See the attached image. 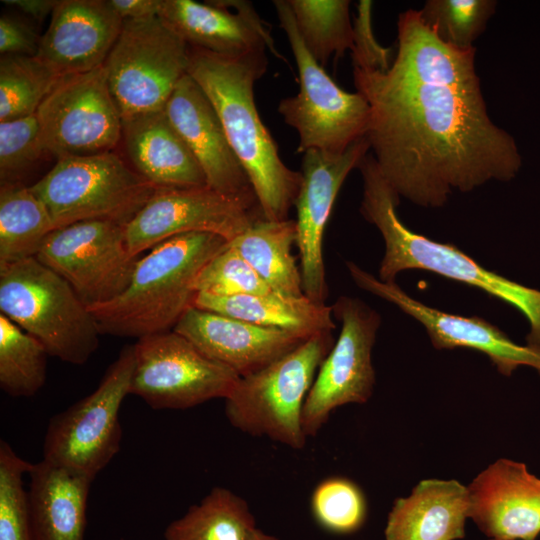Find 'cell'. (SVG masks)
Segmentation results:
<instances>
[{"instance_id":"obj_1","label":"cell","mask_w":540,"mask_h":540,"mask_svg":"<svg viewBox=\"0 0 540 540\" xmlns=\"http://www.w3.org/2000/svg\"><path fill=\"white\" fill-rule=\"evenodd\" d=\"M475 54L441 42L408 9L398 16L390 67L353 68L370 107L373 158L395 193L416 205L441 207L455 191L511 181L522 167L515 139L488 114Z\"/></svg>"},{"instance_id":"obj_2","label":"cell","mask_w":540,"mask_h":540,"mask_svg":"<svg viewBox=\"0 0 540 540\" xmlns=\"http://www.w3.org/2000/svg\"><path fill=\"white\" fill-rule=\"evenodd\" d=\"M265 52L228 56L189 46L187 73L215 108L250 179L263 218L281 221L288 219L295 204L302 175L282 161L256 107L254 85L267 70Z\"/></svg>"},{"instance_id":"obj_3","label":"cell","mask_w":540,"mask_h":540,"mask_svg":"<svg viewBox=\"0 0 540 540\" xmlns=\"http://www.w3.org/2000/svg\"><path fill=\"white\" fill-rule=\"evenodd\" d=\"M227 245L219 235L193 232L151 248L137 259L130 282L119 295L88 307L100 334L140 339L173 330L193 307L198 274Z\"/></svg>"},{"instance_id":"obj_4","label":"cell","mask_w":540,"mask_h":540,"mask_svg":"<svg viewBox=\"0 0 540 540\" xmlns=\"http://www.w3.org/2000/svg\"><path fill=\"white\" fill-rule=\"evenodd\" d=\"M363 180L360 212L380 231L385 253L379 279L394 282L404 270H426L479 288L514 306L528 320L527 345L540 350V291L491 272L458 248L428 239L406 227L396 208L400 197L367 155L358 166Z\"/></svg>"},{"instance_id":"obj_5","label":"cell","mask_w":540,"mask_h":540,"mask_svg":"<svg viewBox=\"0 0 540 540\" xmlns=\"http://www.w3.org/2000/svg\"><path fill=\"white\" fill-rule=\"evenodd\" d=\"M0 311L64 362L82 365L99 346L88 306L35 257L0 265Z\"/></svg>"},{"instance_id":"obj_6","label":"cell","mask_w":540,"mask_h":540,"mask_svg":"<svg viewBox=\"0 0 540 540\" xmlns=\"http://www.w3.org/2000/svg\"><path fill=\"white\" fill-rule=\"evenodd\" d=\"M332 332L316 334L265 368L240 377L225 400L229 423L293 449L306 442L302 412L315 375L334 345Z\"/></svg>"},{"instance_id":"obj_7","label":"cell","mask_w":540,"mask_h":540,"mask_svg":"<svg viewBox=\"0 0 540 540\" xmlns=\"http://www.w3.org/2000/svg\"><path fill=\"white\" fill-rule=\"evenodd\" d=\"M273 5L299 75L298 93L282 99L278 113L297 132L298 153L317 150L342 154L366 137L370 107L359 92L340 88L312 57L296 28L287 0H275Z\"/></svg>"},{"instance_id":"obj_8","label":"cell","mask_w":540,"mask_h":540,"mask_svg":"<svg viewBox=\"0 0 540 540\" xmlns=\"http://www.w3.org/2000/svg\"><path fill=\"white\" fill-rule=\"evenodd\" d=\"M30 188L54 229L86 220L127 225L158 189L112 151L59 159Z\"/></svg>"},{"instance_id":"obj_9","label":"cell","mask_w":540,"mask_h":540,"mask_svg":"<svg viewBox=\"0 0 540 540\" xmlns=\"http://www.w3.org/2000/svg\"><path fill=\"white\" fill-rule=\"evenodd\" d=\"M188 65L189 45L159 16L123 20L104 63L122 119L164 110Z\"/></svg>"},{"instance_id":"obj_10","label":"cell","mask_w":540,"mask_h":540,"mask_svg":"<svg viewBox=\"0 0 540 540\" xmlns=\"http://www.w3.org/2000/svg\"><path fill=\"white\" fill-rule=\"evenodd\" d=\"M133 367L134 346H125L91 394L50 419L43 460L95 479L119 452V411Z\"/></svg>"},{"instance_id":"obj_11","label":"cell","mask_w":540,"mask_h":540,"mask_svg":"<svg viewBox=\"0 0 540 540\" xmlns=\"http://www.w3.org/2000/svg\"><path fill=\"white\" fill-rule=\"evenodd\" d=\"M133 346L129 393L153 409H187L226 399L240 378L174 330L142 337Z\"/></svg>"},{"instance_id":"obj_12","label":"cell","mask_w":540,"mask_h":540,"mask_svg":"<svg viewBox=\"0 0 540 540\" xmlns=\"http://www.w3.org/2000/svg\"><path fill=\"white\" fill-rule=\"evenodd\" d=\"M35 115L45 152L58 160L110 152L122 138V116L104 64L62 77Z\"/></svg>"},{"instance_id":"obj_13","label":"cell","mask_w":540,"mask_h":540,"mask_svg":"<svg viewBox=\"0 0 540 540\" xmlns=\"http://www.w3.org/2000/svg\"><path fill=\"white\" fill-rule=\"evenodd\" d=\"M341 330L321 363L302 412L306 437L315 436L330 414L346 404L366 403L375 385L372 348L380 315L357 298L340 296L331 306Z\"/></svg>"},{"instance_id":"obj_14","label":"cell","mask_w":540,"mask_h":540,"mask_svg":"<svg viewBox=\"0 0 540 540\" xmlns=\"http://www.w3.org/2000/svg\"><path fill=\"white\" fill-rule=\"evenodd\" d=\"M125 226L86 220L54 229L36 255L92 307L119 295L129 284L138 257L127 246Z\"/></svg>"},{"instance_id":"obj_15","label":"cell","mask_w":540,"mask_h":540,"mask_svg":"<svg viewBox=\"0 0 540 540\" xmlns=\"http://www.w3.org/2000/svg\"><path fill=\"white\" fill-rule=\"evenodd\" d=\"M261 215L208 186L158 188L125 226L130 253L138 255L177 235L212 233L228 242Z\"/></svg>"},{"instance_id":"obj_16","label":"cell","mask_w":540,"mask_h":540,"mask_svg":"<svg viewBox=\"0 0 540 540\" xmlns=\"http://www.w3.org/2000/svg\"><path fill=\"white\" fill-rule=\"evenodd\" d=\"M369 150V141L364 137L342 154L317 150L303 153L302 181L294 204L297 211L296 246L303 292L312 301L325 303L328 295L323 237L334 202L346 177L358 168Z\"/></svg>"},{"instance_id":"obj_17","label":"cell","mask_w":540,"mask_h":540,"mask_svg":"<svg viewBox=\"0 0 540 540\" xmlns=\"http://www.w3.org/2000/svg\"><path fill=\"white\" fill-rule=\"evenodd\" d=\"M164 110L198 161L207 186L262 216L250 179L228 141L215 108L188 73L176 86Z\"/></svg>"},{"instance_id":"obj_18","label":"cell","mask_w":540,"mask_h":540,"mask_svg":"<svg viewBox=\"0 0 540 540\" xmlns=\"http://www.w3.org/2000/svg\"><path fill=\"white\" fill-rule=\"evenodd\" d=\"M347 268L358 287L397 305L419 321L436 349L465 347L480 351L505 376H510L519 366H530L540 372L539 349L516 344L484 319L439 311L413 299L395 282H383L353 262H347Z\"/></svg>"},{"instance_id":"obj_19","label":"cell","mask_w":540,"mask_h":540,"mask_svg":"<svg viewBox=\"0 0 540 540\" xmlns=\"http://www.w3.org/2000/svg\"><path fill=\"white\" fill-rule=\"evenodd\" d=\"M122 24L108 0L58 1L36 57L61 78L94 70L105 63Z\"/></svg>"},{"instance_id":"obj_20","label":"cell","mask_w":540,"mask_h":540,"mask_svg":"<svg viewBox=\"0 0 540 540\" xmlns=\"http://www.w3.org/2000/svg\"><path fill=\"white\" fill-rule=\"evenodd\" d=\"M468 491L470 518L491 540H535L540 533V478L525 464L499 459Z\"/></svg>"},{"instance_id":"obj_21","label":"cell","mask_w":540,"mask_h":540,"mask_svg":"<svg viewBox=\"0 0 540 540\" xmlns=\"http://www.w3.org/2000/svg\"><path fill=\"white\" fill-rule=\"evenodd\" d=\"M173 330L239 377L265 368L308 339L194 306L183 314Z\"/></svg>"},{"instance_id":"obj_22","label":"cell","mask_w":540,"mask_h":540,"mask_svg":"<svg viewBox=\"0 0 540 540\" xmlns=\"http://www.w3.org/2000/svg\"><path fill=\"white\" fill-rule=\"evenodd\" d=\"M158 16L191 47L228 56L269 48L281 57L270 27L248 1L162 0Z\"/></svg>"},{"instance_id":"obj_23","label":"cell","mask_w":540,"mask_h":540,"mask_svg":"<svg viewBox=\"0 0 540 540\" xmlns=\"http://www.w3.org/2000/svg\"><path fill=\"white\" fill-rule=\"evenodd\" d=\"M135 171L158 188L207 186L192 151L165 110L122 119V138Z\"/></svg>"},{"instance_id":"obj_24","label":"cell","mask_w":540,"mask_h":540,"mask_svg":"<svg viewBox=\"0 0 540 540\" xmlns=\"http://www.w3.org/2000/svg\"><path fill=\"white\" fill-rule=\"evenodd\" d=\"M470 517L468 487L456 480L426 479L388 515L386 540H457L465 537Z\"/></svg>"},{"instance_id":"obj_25","label":"cell","mask_w":540,"mask_h":540,"mask_svg":"<svg viewBox=\"0 0 540 540\" xmlns=\"http://www.w3.org/2000/svg\"><path fill=\"white\" fill-rule=\"evenodd\" d=\"M28 475L34 540H85L93 479L43 459Z\"/></svg>"},{"instance_id":"obj_26","label":"cell","mask_w":540,"mask_h":540,"mask_svg":"<svg viewBox=\"0 0 540 540\" xmlns=\"http://www.w3.org/2000/svg\"><path fill=\"white\" fill-rule=\"evenodd\" d=\"M193 306L303 338L336 328L332 307L305 295L289 297L273 291L229 297L196 294Z\"/></svg>"},{"instance_id":"obj_27","label":"cell","mask_w":540,"mask_h":540,"mask_svg":"<svg viewBox=\"0 0 540 540\" xmlns=\"http://www.w3.org/2000/svg\"><path fill=\"white\" fill-rule=\"evenodd\" d=\"M297 241L296 221L261 219L228 242L267 286L289 297L304 296L300 267L292 255Z\"/></svg>"},{"instance_id":"obj_28","label":"cell","mask_w":540,"mask_h":540,"mask_svg":"<svg viewBox=\"0 0 540 540\" xmlns=\"http://www.w3.org/2000/svg\"><path fill=\"white\" fill-rule=\"evenodd\" d=\"M53 230L47 208L30 187L1 183L0 265L36 257Z\"/></svg>"},{"instance_id":"obj_29","label":"cell","mask_w":540,"mask_h":540,"mask_svg":"<svg viewBox=\"0 0 540 540\" xmlns=\"http://www.w3.org/2000/svg\"><path fill=\"white\" fill-rule=\"evenodd\" d=\"M255 519L247 502L224 487H214L164 531L165 540H248Z\"/></svg>"},{"instance_id":"obj_30","label":"cell","mask_w":540,"mask_h":540,"mask_svg":"<svg viewBox=\"0 0 540 540\" xmlns=\"http://www.w3.org/2000/svg\"><path fill=\"white\" fill-rule=\"evenodd\" d=\"M296 28L312 57L324 67L351 50L353 23L348 0H287Z\"/></svg>"},{"instance_id":"obj_31","label":"cell","mask_w":540,"mask_h":540,"mask_svg":"<svg viewBox=\"0 0 540 540\" xmlns=\"http://www.w3.org/2000/svg\"><path fill=\"white\" fill-rule=\"evenodd\" d=\"M43 344L0 313V387L12 397H31L45 384Z\"/></svg>"},{"instance_id":"obj_32","label":"cell","mask_w":540,"mask_h":540,"mask_svg":"<svg viewBox=\"0 0 540 540\" xmlns=\"http://www.w3.org/2000/svg\"><path fill=\"white\" fill-rule=\"evenodd\" d=\"M60 79L36 56H2L0 122L34 115Z\"/></svg>"},{"instance_id":"obj_33","label":"cell","mask_w":540,"mask_h":540,"mask_svg":"<svg viewBox=\"0 0 540 540\" xmlns=\"http://www.w3.org/2000/svg\"><path fill=\"white\" fill-rule=\"evenodd\" d=\"M494 0H428L420 11L422 20L444 44L459 50L475 48L495 13Z\"/></svg>"},{"instance_id":"obj_34","label":"cell","mask_w":540,"mask_h":540,"mask_svg":"<svg viewBox=\"0 0 540 540\" xmlns=\"http://www.w3.org/2000/svg\"><path fill=\"white\" fill-rule=\"evenodd\" d=\"M32 463L0 440V540H34L30 501L24 476Z\"/></svg>"},{"instance_id":"obj_35","label":"cell","mask_w":540,"mask_h":540,"mask_svg":"<svg viewBox=\"0 0 540 540\" xmlns=\"http://www.w3.org/2000/svg\"><path fill=\"white\" fill-rule=\"evenodd\" d=\"M311 513L319 526L334 534H350L365 522L367 503L357 484L344 477H330L314 488Z\"/></svg>"},{"instance_id":"obj_36","label":"cell","mask_w":540,"mask_h":540,"mask_svg":"<svg viewBox=\"0 0 540 540\" xmlns=\"http://www.w3.org/2000/svg\"><path fill=\"white\" fill-rule=\"evenodd\" d=\"M194 288L196 294L221 297L272 291L251 265L229 245L203 267Z\"/></svg>"},{"instance_id":"obj_37","label":"cell","mask_w":540,"mask_h":540,"mask_svg":"<svg viewBox=\"0 0 540 540\" xmlns=\"http://www.w3.org/2000/svg\"><path fill=\"white\" fill-rule=\"evenodd\" d=\"M44 154L35 114L0 122L1 183L20 182L22 173Z\"/></svg>"},{"instance_id":"obj_38","label":"cell","mask_w":540,"mask_h":540,"mask_svg":"<svg viewBox=\"0 0 540 540\" xmlns=\"http://www.w3.org/2000/svg\"><path fill=\"white\" fill-rule=\"evenodd\" d=\"M372 1L360 0L353 21L351 56L353 68L368 71H386L392 61V49L382 46L372 26Z\"/></svg>"},{"instance_id":"obj_39","label":"cell","mask_w":540,"mask_h":540,"mask_svg":"<svg viewBox=\"0 0 540 540\" xmlns=\"http://www.w3.org/2000/svg\"><path fill=\"white\" fill-rule=\"evenodd\" d=\"M41 37L27 22L9 15L0 18V52L2 56H36Z\"/></svg>"},{"instance_id":"obj_40","label":"cell","mask_w":540,"mask_h":540,"mask_svg":"<svg viewBox=\"0 0 540 540\" xmlns=\"http://www.w3.org/2000/svg\"><path fill=\"white\" fill-rule=\"evenodd\" d=\"M113 10L123 19H145L159 14L162 0H108Z\"/></svg>"},{"instance_id":"obj_41","label":"cell","mask_w":540,"mask_h":540,"mask_svg":"<svg viewBox=\"0 0 540 540\" xmlns=\"http://www.w3.org/2000/svg\"><path fill=\"white\" fill-rule=\"evenodd\" d=\"M2 2L38 21L52 14L58 3L55 0H3Z\"/></svg>"},{"instance_id":"obj_42","label":"cell","mask_w":540,"mask_h":540,"mask_svg":"<svg viewBox=\"0 0 540 540\" xmlns=\"http://www.w3.org/2000/svg\"><path fill=\"white\" fill-rule=\"evenodd\" d=\"M248 540H279V539L255 527L250 532Z\"/></svg>"},{"instance_id":"obj_43","label":"cell","mask_w":540,"mask_h":540,"mask_svg":"<svg viewBox=\"0 0 540 540\" xmlns=\"http://www.w3.org/2000/svg\"><path fill=\"white\" fill-rule=\"evenodd\" d=\"M491 540V539H490Z\"/></svg>"}]
</instances>
